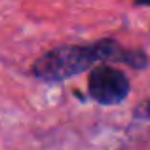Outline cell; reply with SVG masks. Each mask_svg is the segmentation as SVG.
<instances>
[{
	"mask_svg": "<svg viewBox=\"0 0 150 150\" xmlns=\"http://www.w3.org/2000/svg\"><path fill=\"white\" fill-rule=\"evenodd\" d=\"M97 63H122L133 70L148 69L146 51L122 46L114 38H101L91 44H63L42 53L30 65V76L44 84H63Z\"/></svg>",
	"mask_w": 150,
	"mask_h": 150,
	"instance_id": "1",
	"label": "cell"
},
{
	"mask_svg": "<svg viewBox=\"0 0 150 150\" xmlns=\"http://www.w3.org/2000/svg\"><path fill=\"white\" fill-rule=\"evenodd\" d=\"M137 6H150V0H135Z\"/></svg>",
	"mask_w": 150,
	"mask_h": 150,
	"instance_id": "4",
	"label": "cell"
},
{
	"mask_svg": "<svg viewBox=\"0 0 150 150\" xmlns=\"http://www.w3.org/2000/svg\"><path fill=\"white\" fill-rule=\"evenodd\" d=\"M131 82L124 70L110 63H99L88 76V93L101 106H118L129 97Z\"/></svg>",
	"mask_w": 150,
	"mask_h": 150,
	"instance_id": "2",
	"label": "cell"
},
{
	"mask_svg": "<svg viewBox=\"0 0 150 150\" xmlns=\"http://www.w3.org/2000/svg\"><path fill=\"white\" fill-rule=\"evenodd\" d=\"M131 116L133 120H139V122H150V99H144L143 103H139L133 108Z\"/></svg>",
	"mask_w": 150,
	"mask_h": 150,
	"instance_id": "3",
	"label": "cell"
}]
</instances>
